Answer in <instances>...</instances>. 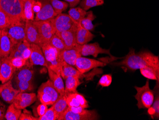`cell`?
Returning a JSON list of instances; mask_svg holds the SVG:
<instances>
[{"mask_svg":"<svg viewBox=\"0 0 159 120\" xmlns=\"http://www.w3.org/2000/svg\"><path fill=\"white\" fill-rule=\"evenodd\" d=\"M48 43L56 48L60 53L66 49L63 41L56 34L53 35Z\"/></svg>","mask_w":159,"mask_h":120,"instance_id":"8d00e7d4","label":"cell"},{"mask_svg":"<svg viewBox=\"0 0 159 120\" xmlns=\"http://www.w3.org/2000/svg\"><path fill=\"white\" fill-rule=\"evenodd\" d=\"M36 0H24V13L25 20L34 21L33 6Z\"/></svg>","mask_w":159,"mask_h":120,"instance_id":"f1b7e54d","label":"cell"},{"mask_svg":"<svg viewBox=\"0 0 159 120\" xmlns=\"http://www.w3.org/2000/svg\"><path fill=\"white\" fill-rule=\"evenodd\" d=\"M52 107L59 117L61 114L64 113L68 107L66 102V96L64 95H59L58 98L52 105Z\"/></svg>","mask_w":159,"mask_h":120,"instance_id":"83f0119b","label":"cell"},{"mask_svg":"<svg viewBox=\"0 0 159 120\" xmlns=\"http://www.w3.org/2000/svg\"><path fill=\"white\" fill-rule=\"evenodd\" d=\"M2 30H0V42H1V38Z\"/></svg>","mask_w":159,"mask_h":120,"instance_id":"f907efd6","label":"cell"},{"mask_svg":"<svg viewBox=\"0 0 159 120\" xmlns=\"http://www.w3.org/2000/svg\"><path fill=\"white\" fill-rule=\"evenodd\" d=\"M113 65L125 67L132 71L146 67H152L159 70V58L149 51L135 53L134 49L131 48L124 60L119 62L114 63Z\"/></svg>","mask_w":159,"mask_h":120,"instance_id":"6da1fadb","label":"cell"},{"mask_svg":"<svg viewBox=\"0 0 159 120\" xmlns=\"http://www.w3.org/2000/svg\"><path fill=\"white\" fill-rule=\"evenodd\" d=\"M30 46L32 49V54L29 59L31 65H40L47 68V62L42 48L39 46L34 44H31Z\"/></svg>","mask_w":159,"mask_h":120,"instance_id":"e0dca14e","label":"cell"},{"mask_svg":"<svg viewBox=\"0 0 159 120\" xmlns=\"http://www.w3.org/2000/svg\"><path fill=\"white\" fill-rule=\"evenodd\" d=\"M42 3V7L39 12L36 13L34 21H46L52 19L57 16L55 12L50 0H40Z\"/></svg>","mask_w":159,"mask_h":120,"instance_id":"7c38bea8","label":"cell"},{"mask_svg":"<svg viewBox=\"0 0 159 120\" xmlns=\"http://www.w3.org/2000/svg\"><path fill=\"white\" fill-rule=\"evenodd\" d=\"M61 58L63 61L71 66H75L77 59L81 56L76 46L69 49H64L60 53Z\"/></svg>","mask_w":159,"mask_h":120,"instance_id":"7402d4cb","label":"cell"},{"mask_svg":"<svg viewBox=\"0 0 159 120\" xmlns=\"http://www.w3.org/2000/svg\"><path fill=\"white\" fill-rule=\"evenodd\" d=\"M66 102L69 107H81L86 109L89 107L88 102L84 96L78 93L68 95L66 96Z\"/></svg>","mask_w":159,"mask_h":120,"instance_id":"ffe728a7","label":"cell"},{"mask_svg":"<svg viewBox=\"0 0 159 120\" xmlns=\"http://www.w3.org/2000/svg\"><path fill=\"white\" fill-rule=\"evenodd\" d=\"M41 47L47 62V68H50L61 75L63 61L61 58L59 52L48 43L43 44Z\"/></svg>","mask_w":159,"mask_h":120,"instance_id":"3957f363","label":"cell"},{"mask_svg":"<svg viewBox=\"0 0 159 120\" xmlns=\"http://www.w3.org/2000/svg\"><path fill=\"white\" fill-rule=\"evenodd\" d=\"M137 94L134 96L137 101V106L139 109H150L154 100V91L150 89L149 79L145 85L142 87L135 86Z\"/></svg>","mask_w":159,"mask_h":120,"instance_id":"277c9868","label":"cell"},{"mask_svg":"<svg viewBox=\"0 0 159 120\" xmlns=\"http://www.w3.org/2000/svg\"><path fill=\"white\" fill-rule=\"evenodd\" d=\"M77 27V26L68 31L55 33L63 41L66 49H71L76 46L78 44L76 38Z\"/></svg>","mask_w":159,"mask_h":120,"instance_id":"ac0fdd59","label":"cell"},{"mask_svg":"<svg viewBox=\"0 0 159 120\" xmlns=\"http://www.w3.org/2000/svg\"><path fill=\"white\" fill-rule=\"evenodd\" d=\"M64 1L68 3L69 6L70 8L75 7L76 6L79 4L81 2V0H64Z\"/></svg>","mask_w":159,"mask_h":120,"instance_id":"c3c4849f","label":"cell"},{"mask_svg":"<svg viewBox=\"0 0 159 120\" xmlns=\"http://www.w3.org/2000/svg\"><path fill=\"white\" fill-rule=\"evenodd\" d=\"M5 85H6V83H3V84H2L0 85V94H1L2 92V90H3L4 87L5 86Z\"/></svg>","mask_w":159,"mask_h":120,"instance_id":"681fc988","label":"cell"},{"mask_svg":"<svg viewBox=\"0 0 159 120\" xmlns=\"http://www.w3.org/2000/svg\"><path fill=\"white\" fill-rule=\"evenodd\" d=\"M26 40L30 44L41 46V39L38 28L33 23V21H26L25 22Z\"/></svg>","mask_w":159,"mask_h":120,"instance_id":"9a60e30c","label":"cell"},{"mask_svg":"<svg viewBox=\"0 0 159 120\" xmlns=\"http://www.w3.org/2000/svg\"><path fill=\"white\" fill-rule=\"evenodd\" d=\"M19 120H38V118L33 116L31 112L27 110H24L23 113H21L20 117Z\"/></svg>","mask_w":159,"mask_h":120,"instance_id":"7bdbcfd3","label":"cell"},{"mask_svg":"<svg viewBox=\"0 0 159 120\" xmlns=\"http://www.w3.org/2000/svg\"><path fill=\"white\" fill-rule=\"evenodd\" d=\"M52 21L56 33L70 30L78 24L66 13L59 14L52 19Z\"/></svg>","mask_w":159,"mask_h":120,"instance_id":"9c48e42d","label":"cell"},{"mask_svg":"<svg viewBox=\"0 0 159 120\" xmlns=\"http://www.w3.org/2000/svg\"><path fill=\"white\" fill-rule=\"evenodd\" d=\"M50 2L57 15L62 13V12L66 10L69 6L67 2L60 0H50Z\"/></svg>","mask_w":159,"mask_h":120,"instance_id":"d590c367","label":"cell"},{"mask_svg":"<svg viewBox=\"0 0 159 120\" xmlns=\"http://www.w3.org/2000/svg\"><path fill=\"white\" fill-rule=\"evenodd\" d=\"M99 118V115L95 110H91L90 112L86 114H80L67 109L60 115L58 120H96Z\"/></svg>","mask_w":159,"mask_h":120,"instance_id":"8fae6325","label":"cell"},{"mask_svg":"<svg viewBox=\"0 0 159 120\" xmlns=\"http://www.w3.org/2000/svg\"><path fill=\"white\" fill-rule=\"evenodd\" d=\"M15 88L20 93H29L34 89L33 81H12Z\"/></svg>","mask_w":159,"mask_h":120,"instance_id":"1f68e13d","label":"cell"},{"mask_svg":"<svg viewBox=\"0 0 159 120\" xmlns=\"http://www.w3.org/2000/svg\"><path fill=\"white\" fill-rule=\"evenodd\" d=\"M2 64V59L0 58V67H1V66Z\"/></svg>","mask_w":159,"mask_h":120,"instance_id":"816d5d0a","label":"cell"},{"mask_svg":"<svg viewBox=\"0 0 159 120\" xmlns=\"http://www.w3.org/2000/svg\"><path fill=\"white\" fill-rule=\"evenodd\" d=\"M36 99L37 96L34 93H19L12 103L17 109L23 110L34 103Z\"/></svg>","mask_w":159,"mask_h":120,"instance_id":"4fadbf2b","label":"cell"},{"mask_svg":"<svg viewBox=\"0 0 159 120\" xmlns=\"http://www.w3.org/2000/svg\"><path fill=\"white\" fill-rule=\"evenodd\" d=\"M96 18V17L92 11L87 12L86 15L80 22L81 26L85 29L89 31H93L94 29V26L93 25V21Z\"/></svg>","mask_w":159,"mask_h":120,"instance_id":"836d02e7","label":"cell"},{"mask_svg":"<svg viewBox=\"0 0 159 120\" xmlns=\"http://www.w3.org/2000/svg\"><path fill=\"white\" fill-rule=\"evenodd\" d=\"M30 46L31 44L26 40H25L23 42H20L17 44L14 45L8 58L19 57L22 58L23 53L25 50Z\"/></svg>","mask_w":159,"mask_h":120,"instance_id":"4316f807","label":"cell"},{"mask_svg":"<svg viewBox=\"0 0 159 120\" xmlns=\"http://www.w3.org/2000/svg\"><path fill=\"white\" fill-rule=\"evenodd\" d=\"M8 59H9L12 66L16 68V70L20 69L25 66L26 64L27 61V60H24L23 58H19V57L12 58H8Z\"/></svg>","mask_w":159,"mask_h":120,"instance_id":"ab89813d","label":"cell"},{"mask_svg":"<svg viewBox=\"0 0 159 120\" xmlns=\"http://www.w3.org/2000/svg\"><path fill=\"white\" fill-rule=\"evenodd\" d=\"M30 64H26L25 66L16 70L12 78V81H33L34 71L31 68Z\"/></svg>","mask_w":159,"mask_h":120,"instance_id":"d6986e66","label":"cell"},{"mask_svg":"<svg viewBox=\"0 0 159 120\" xmlns=\"http://www.w3.org/2000/svg\"><path fill=\"white\" fill-rule=\"evenodd\" d=\"M1 59L2 64L0 67V81L2 84H3L11 80L16 70L12 66L8 58Z\"/></svg>","mask_w":159,"mask_h":120,"instance_id":"5bb4252c","label":"cell"},{"mask_svg":"<svg viewBox=\"0 0 159 120\" xmlns=\"http://www.w3.org/2000/svg\"><path fill=\"white\" fill-rule=\"evenodd\" d=\"M47 110H48V107H47V105L43 103L39 105L37 108V113H38V115L40 116H42L45 113V112H46Z\"/></svg>","mask_w":159,"mask_h":120,"instance_id":"ee69618b","label":"cell"},{"mask_svg":"<svg viewBox=\"0 0 159 120\" xmlns=\"http://www.w3.org/2000/svg\"><path fill=\"white\" fill-rule=\"evenodd\" d=\"M25 22L11 24L7 28L9 37L14 45L26 40Z\"/></svg>","mask_w":159,"mask_h":120,"instance_id":"ba28073f","label":"cell"},{"mask_svg":"<svg viewBox=\"0 0 159 120\" xmlns=\"http://www.w3.org/2000/svg\"><path fill=\"white\" fill-rule=\"evenodd\" d=\"M41 7H42L41 2L40 1L36 0V1L34 3V6H33V11H34V13L35 12L36 13L39 12L41 10Z\"/></svg>","mask_w":159,"mask_h":120,"instance_id":"7dc6e473","label":"cell"},{"mask_svg":"<svg viewBox=\"0 0 159 120\" xmlns=\"http://www.w3.org/2000/svg\"><path fill=\"white\" fill-rule=\"evenodd\" d=\"M39 31L41 39V47L43 44L48 43L51 38L56 33L52 19L46 21H33Z\"/></svg>","mask_w":159,"mask_h":120,"instance_id":"8992f818","label":"cell"},{"mask_svg":"<svg viewBox=\"0 0 159 120\" xmlns=\"http://www.w3.org/2000/svg\"><path fill=\"white\" fill-rule=\"evenodd\" d=\"M152 107L151 108L152 112L150 113L151 115H152V118L156 119H159V95H157L154 100Z\"/></svg>","mask_w":159,"mask_h":120,"instance_id":"60d3db41","label":"cell"},{"mask_svg":"<svg viewBox=\"0 0 159 120\" xmlns=\"http://www.w3.org/2000/svg\"><path fill=\"white\" fill-rule=\"evenodd\" d=\"M104 2V0H82L80 2V6L86 11L94 7L102 5Z\"/></svg>","mask_w":159,"mask_h":120,"instance_id":"e575fe53","label":"cell"},{"mask_svg":"<svg viewBox=\"0 0 159 120\" xmlns=\"http://www.w3.org/2000/svg\"><path fill=\"white\" fill-rule=\"evenodd\" d=\"M65 96L74 93H78L77 89L81 84L80 79L77 77H68L66 79Z\"/></svg>","mask_w":159,"mask_h":120,"instance_id":"484cf974","label":"cell"},{"mask_svg":"<svg viewBox=\"0 0 159 120\" xmlns=\"http://www.w3.org/2000/svg\"><path fill=\"white\" fill-rule=\"evenodd\" d=\"M0 9L9 17L11 25L26 22L24 17V0H0Z\"/></svg>","mask_w":159,"mask_h":120,"instance_id":"7a4b0ae2","label":"cell"},{"mask_svg":"<svg viewBox=\"0 0 159 120\" xmlns=\"http://www.w3.org/2000/svg\"><path fill=\"white\" fill-rule=\"evenodd\" d=\"M61 76L65 80L68 77H77L78 78H85L86 75L81 73L77 69H75L73 66L63 61L61 68Z\"/></svg>","mask_w":159,"mask_h":120,"instance_id":"d4e9b609","label":"cell"},{"mask_svg":"<svg viewBox=\"0 0 159 120\" xmlns=\"http://www.w3.org/2000/svg\"><path fill=\"white\" fill-rule=\"evenodd\" d=\"M59 116L52 107L48 109L43 115L40 116L38 120H56L58 119Z\"/></svg>","mask_w":159,"mask_h":120,"instance_id":"74e56055","label":"cell"},{"mask_svg":"<svg viewBox=\"0 0 159 120\" xmlns=\"http://www.w3.org/2000/svg\"><path fill=\"white\" fill-rule=\"evenodd\" d=\"M11 25V21L6 13L0 9V30L7 28Z\"/></svg>","mask_w":159,"mask_h":120,"instance_id":"f35d334b","label":"cell"},{"mask_svg":"<svg viewBox=\"0 0 159 120\" xmlns=\"http://www.w3.org/2000/svg\"><path fill=\"white\" fill-rule=\"evenodd\" d=\"M14 45L12 43L7 33V28L2 30L0 42V58H8Z\"/></svg>","mask_w":159,"mask_h":120,"instance_id":"2e32d148","label":"cell"},{"mask_svg":"<svg viewBox=\"0 0 159 120\" xmlns=\"http://www.w3.org/2000/svg\"><path fill=\"white\" fill-rule=\"evenodd\" d=\"M95 36L90 31L85 29L81 26L80 23L78 24L77 27L76 38L77 43L79 45L86 44L93 40Z\"/></svg>","mask_w":159,"mask_h":120,"instance_id":"603a6c76","label":"cell"},{"mask_svg":"<svg viewBox=\"0 0 159 120\" xmlns=\"http://www.w3.org/2000/svg\"><path fill=\"white\" fill-rule=\"evenodd\" d=\"M106 65V63L100 61L80 56L76 61L75 67L81 73L84 74L94 68L104 67Z\"/></svg>","mask_w":159,"mask_h":120,"instance_id":"30bf717a","label":"cell"},{"mask_svg":"<svg viewBox=\"0 0 159 120\" xmlns=\"http://www.w3.org/2000/svg\"><path fill=\"white\" fill-rule=\"evenodd\" d=\"M60 94L50 79L42 83L38 90V98L42 103L52 105Z\"/></svg>","mask_w":159,"mask_h":120,"instance_id":"5b68a950","label":"cell"},{"mask_svg":"<svg viewBox=\"0 0 159 120\" xmlns=\"http://www.w3.org/2000/svg\"><path fill=\"white\" fill-rule=\"evenodd\" d=\"M5 113H6V106L4 104L0 101V120H4Z\"/></svg>","mask_w":159,"mask_h":120,"instance_id":"f6af8a7d","label":"cell"},{"mask_svg":"<svg viewBox=\"0 0 159 120\" xmlns=\"http://www.w3.org/2000/svg\"><path fill=\"white\" fill-rule=\"evenodd\" d=\"M47 69H48V74L50 77V80L52 82L53 86L58 92L60 95H64L65 88H64V83L61 76L59 74L55 73L50 68H47Z\"/></svg>","mask_w":159,"mask_h":120,"instance_id":"cb8c5ba5","label":"cell"},{"mask_svg":"<svg viewBox=\"0 0 159 120\" xmlns=\"http://www.w3.org/2000/svg\"><path fill=\"white\" fill-rule=\"evenodd\" d=\"M112 82V76L111 74H105L101 77L98 84L102 87L109 86Z\"/></svg>","mask_w":159,"mask_h":120,"instance_id":"b9f144b4","label":"cell"},{"mask_svg":"<svg viewBox=\"0 0 159 120\" xmlns=\"http://www.w3.org/2000/svg\"><path fill=\"white\" fill-rule=\"evenodd\" d=\"M19 93V91L13 86L12 81L10 80L6 82L5 86L0 94V97L6 103L11 104L13 103L14 98Z\"/></svg>","mask_w":159,"mask_h":120,"instance_id":"44dd1931","label":"cell"},{"mask_svg":"<svg viewBox=\"0 0 159 120\" xmlns=\"http://www.w3.org/2000/svg\"><path fill=\"white\" fill-rule=\"evenodd\" d=\"M86 13L87 12L81 7L71 8L68 11L69 16L78 24L80 23L85 17Z\"/></svg>","mask_w":159,"mask_h":120,"instance_id":"f546056e","label":"cell"},{"mask_svg":"<svg viewBox=\"0 0 159 120\" xmlns=\"http://www.w3.org/2000/svg\"><path fill=\"white\" fill-rule=\"evenodd\" d=\"M141 74L149 79L156 80L159 83V70L152 67H146L140 69Z\"/></svg>","mask_w":159,"mask_h":120,"instance_id":"4dcf8cb0","label":"cell"},{"mask_svg":"<svg viewBox=\"0 0 159 120\" xmlns=\"http://www.w3.org/2000/svg\"><path fill=\"white\" fill-rule=\"evenodd\" d=\"M31 54H32V49H31V46L28 47L25 50L24 52L23 55V57L22 58L26 60H28L30 59L31 56Z\"/></svg>","mask_w":159,"mask_h":120,"instance_id":"bcb514c9","label":"cell"},{"mask_svg":"<svg viewBox=\"0 0 159 120\" xmlns=\"http://www.w3.org/2000/svg\"><path fill=\"white\" fill-rule=\"evenodd\" d=\"M21 113V110L16 108L13 103L11 104L6 111L5 119L7 120H19Z\"/></svg>","mask_w":159,"mask_h":120,"instance_id":"d6a6232c","label":"cell"},{"mask_svg":"<svg viewBox=\"0 0 159 120\" xmlns=\"http://www.w3.org/2000/svg\"><path fill=\"white\" fill-rule=\"evenodd\" d=\"M76 46L81 55H93L94 58H96L100 54H105L109 55L111 59H114V56L111 55L110 49L102 48L97 42L84 45L77 44Z\"/></svg>","mask_w":159,"mask_h":120,"instance_id":"52a82bcc","label":"cell"}]
</instances>
